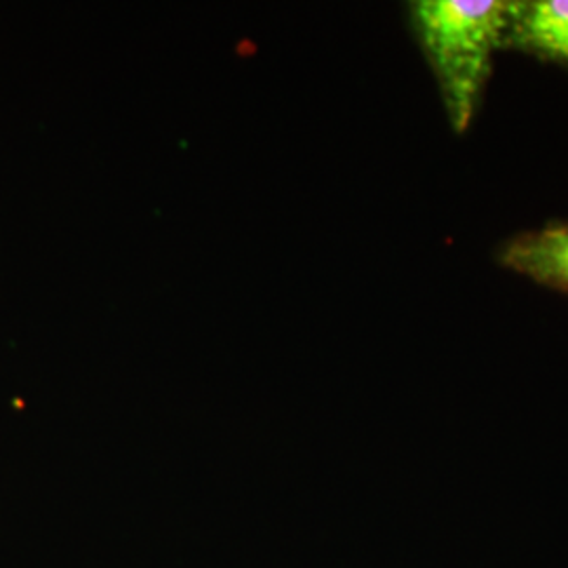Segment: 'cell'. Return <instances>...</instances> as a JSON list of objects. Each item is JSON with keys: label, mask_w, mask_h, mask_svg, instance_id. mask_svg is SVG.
Listing matches in <instances>:
<instances>
[{"label": "cell", "mask_w": 568, "mask_h": 568, "mask_svg": "<svg viewBox=\"0 0 568 568\" xmlns=\"http://www.w3.org/2000/svg\"><path fill=\"white\" fill-rule=\"evenodd\" d=\"M499 262L535 283L568 293V224L548 225L514 239Z\"/></svg>", "instance_id": "3"}, {"label": "cell", "mask_w": 568, "mask_h": 568, "mask_svg": "<svg viewBox=\"0 0 568 568\" xmlns=\"http://www.w3.org/2000/svg\"><path fill=\"white\" fill-rule=\"evenodd\" d=\"M504 47L568 65V0H514Z\"/></svg>", "instance_id": "2"}, {"label": "cell", "mask_w": 568, "mask_h": 568, "mask_svg": "<svg viewBox=\"0 0 568 568\" xmlns=\"http://www.w3.org/2000/svg\"><path fill=\"white\" fill-rule=\"evenodd\" d=\"M511 11L514 0H419L410 9L455 133L474 121L493 53L506 44Z\"/></svg>", "instance_id": "1"}]
</instances>
